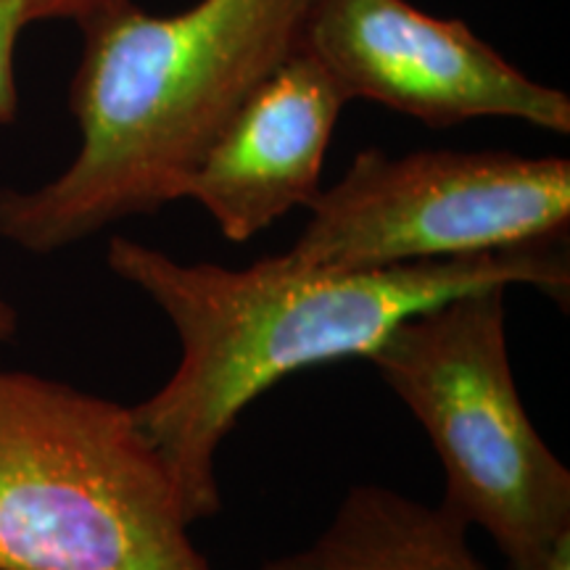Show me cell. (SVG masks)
<instances>
[{
    "label": "cell",
    "instance_id": "6da1fadb",
    "mask_svg": "<svg viewBox=\"0 0 570 570\" xmlns=\"http://www.w3.org/2000/svg\"><path fill=\"white\" fill-rule=\"evenodd\" d=\"M106 265L164 312L180 360L132 417L167 468L190 525L223 510L217 454L256 396L283 377L367 356L428 306L481 288L529 285L568 306V233L502 252L381 269L312 267L288 254L244 269L180 262L132 238Z\"/></svg>",
    "mask_w": 570,
    "mask_h": 570
},
{
    "label": "cell",
    "instance_id": "7a4b0ae2",
    "mask_svg": "<svg viewBox=\"0 0 570 570\" xmlns=\"http://www.w3.org/2000/svg\"><path fill=\"white\" fill-rule=\"evenodd\" d=\"M302 0H198L175 17L119 6L82 24L69 85L80 151L38 188H0V238L56 254L183 202L252 90L294 51Z\"/></svg>",
    "mask_w": 570,
    "mask_h": 570
},
{
    "label": "cell",
    "instance_id": "9c48e42d",
    "mask_svg": "<svg viewBox=\"0 0 570 570\" xmlns=\"http://www.w3.org/2000/svg\"><path fill=\"white\" fill-rule=\"evenodd\" d=\"M27 24H30L27 0H0V125H11L19 111L13 53H17L19 32Z\"/></svg>",
    "mask_w": 570,
    "mask_h": 570
},
{
    "label": "cell",
    "instance_id": "8fae6325",
    "mask_svg": "<svg viewBox=\"0 0 570 570\" xmlns=\"http://www.w3.org/2000/svg\"><path fill=\"white\" fill-rule=\"evenodd\" d=\"M17 331H19V312L17 306L11 304V298L3 294V288H0V344L11 341L17 336Z\"/></svg>",
    "mask_w": 570,
    "mask_h": 570
},
{
    "label": "cell",
    "instance_id": "8992f818",
    "mask_svg": "<svg viewBox=\"0 0 570 570\" xmlns=\"http://www.w3.org/2000/svg\"><path fill=\"white\" fill-rule=\"evenodd\" d=\"M296 46L325 63L348 101H375L433 130L504 117L570 132L566 92L512 67L465 21L407 0H304Z\"/></svg>",
    "mask_w": 570,
    "mask_h": 570
},
{
    "label": "cell",
    "instance_id": "30bf717a",
    "mask_svg": "<svg viewBox=\"0 0 570 570\" xmlns=\"http://www.w3.org/2000/svg\"><path fill=\"white\" fill-rule=\"evenodd\" d=\"M125 3L130 0H27V17H30V24L46 19H69L82 27Z\"/></svg>",
    "mask_w": 570,
    "mask_h": 570
},
{
    "label": "cell",
    "instance_id": "52a82bcc",
    "mask_svg": "<svg viewBox=\"0 0 570 570\" xmlns=\"http://www.w3.org/2000/svg\"><path fill=\"white\" fill-rule=\"evenodd\" d=\"M348 104L315 53L294 46L252 90L185 183L230 244H246L323 190V161Z\"/></svg>",
    "mask_w": 570,
    "mask_h": 570
},
{
    "label": "cell",
    "instance_id": "ba28073f",
    "mask_svg": "<svg viewBox=\"0 0 570 570\" xmlns=\"http://www.w3.org/2000/svg\"><path fill=\"white\" fill-rule=\"evenodd\" d=\"M468 525L441 504L362 483L348 489L325 531L262 570H487Z\"/></svg>",
    "mask_w": 570,
    "mask_h": 570
},
{
    "label": "cell",
    "instance_id": "5b68a950",
    "mask_svg": "<svg viewBox=\"0 0 570 570\" xmlns=\"http://www.w3.org/2000/svg\"><path fill=\"white\" fill-rule=\"evenodd\" d=\"M306 212L285 254L312 267L381 269L502 252L568 233L570 161L365 148Z\"/></svg>",
    "mask_w": 570,
    "mask_h": 570
},
{
    "label": "cell",
    "instance_id": "277c9868",
    "mask_svg": "<svg viewBox=\"0 0 570 570\" xmlns=\"http://www.w3.org/2000/svg\"><path fill=\"white\" fill-rule=\"evenodd\" d=\"M504 294L420 309L367 360L439 454L441 508L487 533L508 570H570V470L520 399Z\"/></svg>",
    "mask_w": 570,
    "mask_h": 570
},
{
    "label": "cell",
    "instance_id": "3957f363",
    "mask_svg": "<svg viewBox=\"0 0 570 570\" xmlns=\"http://www.w3.org/2000/svg\"><path fill=\"white\" fill-rule=\"evenodd\" d=\"M0 570H212L132 410L0 370Z\"/></svg>",
    "mask_w": 570,
    "mask_h": 570
},
{
    "label": "cell",
    "instance_id": "7c38bea8",
    "mask_svg": "<svg viewBox=\"0 0 570 570\" xmlns=\"http://www.w3.org/2000/svg\"><path fill=\"white\" fill-rule=\"evenodd\" d=\"M302 6H304V0H302Z\"/></svg>",
    "mask_w": 570,
    "mask_h": 570
}]
</instances>
